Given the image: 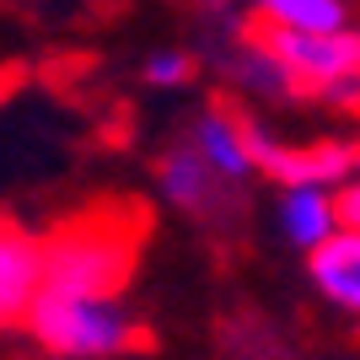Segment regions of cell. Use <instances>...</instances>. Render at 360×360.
Here are the masks:
<instances>
[{"instance_id": "6da1fadb", "label": "cell", "mask_w": 360, "mask_h": 360, "mask_svg": "<svg viewBox=\"0 0 360 360\" xmlns=\"http://www.w3.org/2000/svg\"><path fill=\"white\" fill-rule=\"evenodd\" d=\"M150 210L135 199H97L44 237L49 296H119L146 248Z\"/></svg>"}, {"instance_id": "7a4b0ae2", "label": "cell", "mask_w": 360, "mask_h": 360, "mask_svg": "<svg viewBox=\"0 0 360 360\" xmlns=\"http://www.w3.org/2000/svg\"><path fill=\"white\" fill-rule=\"evenodd\" d=\"M22 328L60 360H113L146 349V328L119 296H49L38 290Z\"/></svg>"}, {"instance_id": "3957f363", "label": "cell", "mask_w": 360, "mask_h": 360, "mask_svg": "<svg viewBox=\"0 0 360 360\" xmlns=\"http://www.w3.org/2000/svg\"><path fill=\"white\" fill-rule=\"evenodd\" d=\"M248 150H253V172L274 178L280 188H345L349 178V140H274L264 124L248 119Z\"/></svg>"}, {"instance_id": "277c9868", "label": "cell", "mask_w": 360, "mask_h": 360, "mask_svg": "<svg viewBox=\"0 0 360 360\" xmlns=\"http://www.w3.org/2000/svg\"><path fill=\"white\" fill-rule=\"evenodd\" d=\"M274 60L285 65V75L301 91H323L333 81H345L349 70H360V32H285V27H248Z\"/></svg>"}, {"instance_id": "5b68a950", "label": "cell", "mask_w": 360, "mask_h": 360, "mask_svg": "<svg viewBox=\"0 0 360 360\" xmlns=\"http://www.w3.org/2000/svg\"><path fill=\"white\" fill-rule=\"evenodd\" d=\"M156 183H162V194H167V205H178L183 215H194V221H205V226H221V221H231L237 215V205H242V183H231V178H221L205 156H199L188 140L183 146H172L162 156V167H156Z\"/></svg>"}, {"instance_id": "8992f818", "label": "cell", "mask_w": 360, "mask_h": 360, "mask_svg": "<svg viewBox=\"0 0 360 360\" xmlns=\"http://www.w3.org/2000/svg\"><path fill=\"white\" fill-rule=\"evenodd\" d=\"M44 290V237L0 215V328H22Z\"/></svg>"}, {"instance_id": "52a82bcc", "label": "cell", "mask_w": 360, "mask_h": 360, "mask_svg": "<svg viewBox=\"0 0 360 360\" xmlns=\"http://www.w3.org/2000/svg\"><path fill=\"white\" fill-rule=\"evenodd\" d=\"M188 146L205 156V162L221 172V178H231V183H248L253 178V150H248V119H242L237 108H226V103H215V108H205L194 119V135H188Z\"/></svg>"}, {"instance_id": "ba28073f", "label": "cell", "mask_w": 360, "mask_h": 360, "mask_svg": "<svg viewBox=\"0 0 360 360\" xmlns=\"http://www.w3.org/2000/svg\"><path fill=\"white\" fill-rule=\"evenodd\" d=\"M307 269H312V285L333 307H345L349 317H360V231L339 226L323 248L307 253Z\"/></svg>"}, {"instance_id": "9c48e42d", "label": "cell", "mask_w": 360, "mask_h": 360, "mask_svg": "<svg viewBox=\"0 0 360 360\" xmlns=\"http://www.w3.org/2000/svg\"><path fill=\"white\" fill-rule=\"evenodd\" d=\"M280 226L307 253L323 248L339 231V199H333V188H285L280 194Z\"/></svg>"}, {"instance_id": "30bf717a", "label": "cell", "mask_w": 360, "mask_h": 360, "mask_svg": "<svg viewBox=\"0 0 360 360\" xmlns=\"http://www.w3.org/2000/svg\"><path fill=\"white\" fill-rule=\"evenodd\" d=\"M258 16L253 27H285V32H345L349 6L345 0H248Z\"/></svg>"}, {"instance_id": "8fae6325", "label": "cell", "mask_w": 360, "mask_h": 360, "mask_svg": "<svg viewBox=\"0 0 360 360\" xmlns=\"http://www.w3.org/2000/svg\"><path fill=\"white\" fill-rule=\"evenodd\" d=\"M226 70L237 75V81H242L248 91H253V97H290V91H301L296 81L285 75V65L274 60V54H269L264 44H258L253 32H248V38H242V44L231 49V65H226Z\"/></svg>"}, {"instance_id": "7c38bea8", "label": "cell", "mask_w": 360, "mask_h": 360, "mask_svg": "<svg viewBox=\"0 0 360 360\" xmlns=\"http://www.w3.org/2000/svg\"><path fill=\"white\" fill-rule=\"evenodd\" d=\"M188 75H194V60L178 54V49H156V54L146 60V81L150 86H183Z\"/></svg>"}, {"instance_id": "4fadbf2b", "label": "cell", "mask_w": 360, "mask_h": 360, "mask_svg": "<svg viewBox=\"0 0 360 360\" xmlns=\"http://www.w3.org/2000/svg\"><path fill=\"white\" fill-rule=\"evenodd\" d=\"M317 97H323V103H333V108H345V113H360V70H349L345 81L323 86Z\"/></svg>"}, {"instance_id": "5bb4252c", "label": "cell", "mask_w": 360, "mask_h": 360, "mask_svg": "<svg viewBox=\"0 0 360 360\" xmlns=\"http://www.w3.org/2000/svg\"><path fill=\"white\" fill-rule=\"evenodd\" d=\"M339 226H349V231H360V183H349V188H339Z\"/></svg>"}, {"instance_id": "9a60e30c", "label": "cell", "mask_w": 360, "mask_h": 360, "mask_svg": "<svg viewBox=\"0 0 360 360\" xmlns=\"http://www.w3.org/2000/svg\"><path fill=\"white\" fill-rule=\"evenodd\" d=\"M349 172H355V183H360V140H349Z\"/></svg>"}, {"instance_id": "2e32d148", "label": "cell", "mask_w": 360, "mask_h": 360, "mask_svg": "<svg viewBox=\"0 0 360 360\" xmlns=\"http://www.w3.org/2000/svg\"><path fill=\"white\" fill-rule=\"evenodd\" d=\"M11 86H16V70H0V97H6Z\"/></svg>"}]
</instances>
